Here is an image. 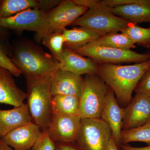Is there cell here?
<instances>
[{
    "label": "cell",
    "instance_id": "7c38bea8",
    "mask_svg": "<svg viewBox=\"0 0 150 150\" xmlns=\"http://www.w3.org/2000/svg\"><path fill=\"white\" fill-rule=\"evenodd\" d=\"M43 134L40 127L32 122L10 131L1 138L14 150H30Z\"/></svg>",
    "mask_w": 150,
    "mask_h": 150
},
{
    "label": "cell",
    "instance_id": "e575fe53",
    "mask_svg": "<svg viewBox=\"0 0 150 150\" xmlns=\"http://www.w3.org/2000/svg\"><path fill=\"white\" fill-rule=\"evenodd\" d=\"M56 150H59L57 149H56Z\"/></svg>",
    "mask_w": 150,
    "mask_h": 150
},
{
    "label": "cell",
    "instance_id": "d4e9b609",
    "mask_svg": "<svg viewBox=\"0 0 150 150\" xmlns=\"http://www.w3.org/2000/svg\"><path fill=\"white\" fill-rule=\"evenodd\" d=\"M132 142H144L150 145V123L134 129L122 130L121 145Z\"/></svg>",
    "mask_w": 150,
    "mask_h": 150
},
{
    "label": "cell",
    "instance_id": "7402d4cb",
    "mask_svg": "<svg viewBox=\"0 0 150 150\" xmlns=\"http://www.w3.org/2000/svg\"><path fill=\"white\" fill-rule=\"evenodd\" d=\"M38 0H2L0 4V18H8L29 9L38 8Z\"/></svg>",
    "mask_w": 150,
    "mask_h": 150
},
{
    "label": "cell",
    "instance_id": "5bb4252c",
    "mask_svg": "<svg viewBox=\"0 0 150 150\" xmlns=\"http://www.w3.org/2000/svg\"><path fill=\"white\" fill-rule=\"evenodd\" d=\"M124 108L118 104L114 93L110 88L101 113L100 118L105 121L112 131V138L118 149L121 148V135Z\"/></svg>",
    "mask_w": 150,
    "mask_h": 150
},
{
    "label": "cell",
    "instance_id": "ac0fdd59",
    "mask_svg": "<svg viewBox=\"0 0 150 150\" xmlns=\"http://www.w3.org/2000/svg\"><path fill=\"white\" fill-rule=\"evenodd\" d=\"M110 10L131 23L150 22V0H139L136 3L110 8Z\"/></svg>",
    "mask_w": 150,
    "mask_h": 150
},
{
    "label": "cell",
    "instance_id": "cb8c5ba5",
    "mask_svg": "<svg viewBox=\"0 0 150 150\" xmlns=\"http://www.w3.org/2000/svg\"><path fill=\"white\" fill-rule=\"evenodd\" d=\"M121 32L130 38L134 44L150 49V27L145 28L130 23Z\"/></svg>",
    "mask_w": 150,
    "mask_h": 150
},
{
    "label": "cell",
    "instance_id": "7a4b0ae2",
    "mask_svg": "<svg viewBox=\"0 0 150 150\" xmlns=\"http://www.w3.org/2000/svg\"><path fill=\"white\" fill-rule=\"evenodd\" d=\"M13 49L11 60L26 79L43 77L59 69L58 60L31 41H19Z\"/></svg>",
    "mask_w": 150,
    "mask_h": 150
},
{
    "label": "cell",
    "instance_id": "f546056e",
    "mask_svg": "<svg viewBox=\"0 0 150 150\" xmlns=\"http://www.w3.org/2000/svg\"><path fill=\"white\" fill-rule=\"evenodd\" d=\"M73 1L79 5L84 6L88 8L93 7L100 2L99 0H73Z\"/></svg>",
    "mask_w": 150,
    "mask_h": 150
},
{
    "label": "cell",
    "instance_id": "ba28073f",
    "mask_svg": "<svg viewBox=\"0 0 150 150\" xmlns=\"http://www.w3.org/2000/svg\"><path fill=\"white\" fill-rule=\"evenodd\" d=\"M0 27L34 31L37 33V39L41 40L48 31L47 13L38 8L29 9L11 17L0 18Z\"/></svg>",
    "mask_w": 150,
    "mask_h": 150
},
{
    "label": "cell",
    "instance_id": "d6986e66",
    "mask_svg": "<svg viewBox=\"0 0 150 150\" xmlns=\"http://www.w3.org/2000/svg\"><path fill=\"white\" fill-rule=\"evenodd\" d=\"M65 38V48L76 50L93 42L103 35L93 30L80 27L63 30Z\"/></svg>",
    "mask_w": 150,
    "mask_h": 150
},
{
    "label": "cell",
    "instance_id": "d6a6232c",
    "mask_svg": "<svg viewBox=\"0 0 150 150\" xmlns=\"http://www.w3.org/2000/svg\"><path fill=\"white\" fill-rule=\"evenodd\" d=\"M0 150H14L0 138Z\"/></svg>",
    "mask_w": 150,
    "mask_h": 150
},
{
    "label": "cell",
    "instance_id": "5b68a950",
    "mask_svg": "<svg viewBox=\"0 0 150 150\" xmlns=\"http://www.w3.org/2000/svg\"><path fill=\"white\" fill-rule=\"evenodd\" d=\"M110 88L98 75H86L80 98V116L100 118Z\"/></svg>",
    "mask_w": 150,
    "mask_h": 150
},
{
    "label": "cell",
    "instance_id": "9c48e42d",
    "mask_svg": "<svg viewBox=\"0 0 150 150\" xmlns=\"http://www.w3.org/2000/svg\"><path fill=\"white\" fill-rule=\"evenodd\" d=\"M88 9L86 7L75 4L73 0L62 1L59 5L47 13L48 30L46 35L63 31Z\"/></svg>",
    "mask_w": 150,
    "mask_h": 150
},
{
    "label": "cell",
    "instance_id": "2e32d148",
    "mask_svg": "<svg viewBox=\"0 0 150 150\" xmlns=\"http://www.w3.org/2000/svg\"><path fill=\"white\" fill-rule=\"evenodd\" d=\"M12 76L0 67V103L19 107L24 103L26 93L18 86Z\"/></svg>",
    "mask_w": 150,
    "mask_h": 150
},
{
    "label": "cell",
    "instance_id": "52a82bcc",
    "mask_svg": "<svg viewBox=\"0 0 150 150\" xmlns=\"http://www.w3.org/2000/svg\"><path fill=\"white\" fill-rule=\"evenodd\" d=\"M74 51L100 64H115L126 62L140 63L150 60V53L139 54L131 50L110 48L91 43Z\"/></svg>",
    "mask_w": 150,
    "mask_h": 150
},
{
    "label": "cell",
    "instance_id": "4dcf8cb0",
    "mask_svg": "<svg viewBox=\"0 0 150 150\" xmlns=\"http://www.w3.org/2000/svg\"><path fill=\"white\" fill-rule=\"evenodd\" d=\"M56 149L59 150H78L74 143H55Z\"/></svg>",
    "mask_w": 150,
    "mask_h": 150
},
{
    "label": "cell",
    "instance_id": "d590c367",
    "mask_svg": "<svg viewBox=\"0 0 150 150\" xmlns=\"http://www.w3.org/2000/svg\"><path fill=\"white\" fill-rule=\"evenodd\" d=\"M1 1H0V4H1Z\"/></svg>",
    "mask_w": 150,
    "mask_h": 150
},
{
    "label": "cell",
    "instance_id": "603a6c76",
    "mask_svg": "<svg viewBox=\"0 0 150 150\" xmlns=\"http://www.w3.org/2000/svg\"><path fill=\"white\" fill-rule=\"evenodd\" d=\"M90 43L123 50H131V48H136L135 44L131 38L122 33H114L102 35Z\"/></svg>",
    "mask_w": 150,
    "mask_h": 150
},
{
    "label": "cell",
    "instance_id": "ffe728a7",
    "mask_svg": "<svg viewBox=\"0 0 150 150\" xmlns=\"http://www.w3.org/2000/svg\"><path fill=\"white\" fill-rule=\"evenodd\" d=\"M53 114L80 116V98L73 96L56 95L52 97Z\"/></svg>",
    "mask_w": 150,
    "mask_h": 150
},
{
    "label": "cell",
    "instance_id": "9a60e30c",
    "mask_svg": "<svg viewBox=\"0 0 150 150\" xmlns=\"http://www.w3.org/2000/svg\"><path fill=\"white\" fill-rule=\"evenodd\" d=\"M59 62L60 69L80 76L96 74L98 70L96 62L69 48H64Z\"/></svg>",
    "mask_w": 150,
    "mask_h": 150
},
{
    "label": "cell",
    "instance_id": "e0dca14e",
    "mask_svg": "<svg viewBox=\"0 0 150 150\" xmlns=\"http://www.w3.org/2000/svg\"><path fill=\"white\" fill-rule=\"evenodd\" d=\"M32 122V118L25 103L10 110L0 109V138L18 127Z\"/></svg>",
    "mask_w": 150,
    "mask_h": 150
},
{
    "label": "cell",
    "instance_id": "6da1fadb",
    "mask_svg": "<svg viewBox=\"0 0 150 150\" xmlns=\"http://www.w3.org/2000/svg\"><path fill=\"white\" fill-rule=\"evenodd\" d=\"M150 68V60L126 66L100 64L97 74L112 90L118 104L124 108L131 102L133 92Z\"/></svg>",
    "mask_w": 150,
    "mask_h": 150
},
{
    "label": "cell",
    "instance_id": "836d02e7",
    "mask_svg": "<svg viewBox=\"0 0 150 150\" xmlns=\"http://www.w3.org/2000/svg\"><path fill=\"white\" fill-rule=\"evenodd\" d=\"M119 149L115 141L112 137L110 140L108 150H119Z\"/></svg>",
    "mask_w": 150,
    "mask_h": 150
},
{
    "label": "cell",
    "instance_id": "8fae6325",
    "mask_svg": "<svg viewBox=\"0 0 150 150\" xmlns=\"http://www.w3.org/2000/svg\"><path fill=\"white\" fill-rule=\"evenodd\" d=\"M150 123V97L136 93L124 108L122 130L134 129Z\"/></svg>",
    "mask_w": 150,
    "mask_h": 150
},
{
    "label": "cell",
    "instance_id": "277c9868",
    "mask_svg": "<svg viewBox=\"0 0 150 150\" xmlns=\"http://www.w3.org/2000/svg\"><path fill=\"white\" fill-rule=\"evenodd\" d=\"M129 22L112 13L110 8L103 1L88 8L71 25L86 28L99 33L103 35L121 31L129 24Z\"/></svg>",
    "mask_w": 150,
    "mask_h": 150
},
{
    "label": "cell",
    "instance_id": "8992f818",
    "mask_svg": "<svg viewBox=\"0 0 150 150\" xmlns=\"http://www.w3.org/2000/svg\"><path fill=\"white\" fill-rule=\"evenodd\" d=\"M112 131L101 118H82L74 144L78 150H108Z\"/></svg>",
    "mask_w": 150,
    "mask_h": 150
},
{
    "label": "cell",
    "instance_id": "f1b7e54d",
    "mask_svg": "<svg viewBox=\"0 0 150 150\" xmlns=\"http://www.w3.org/2000/svg\"><path fill=\"white\" fill-rule=\"evenodd\" d=\"M62 1L59 0H38L39 4L38 9L47 13L59 5Z\"/></svg>",
    "mask_w": 150,
    "mask_h": 150
},
{
    "label": "cell",
    "instance_id": "484cf974",
    "mask_svg": "<svg viewBox=\"0 0 150 150\" xmlns=\"http://www.w3.org/2000/svg\"><path fill=\"white\" fill-rule=\"evenodd\" d=\"M41 40L43 45L51 51V55L59 62L64 48L65 38L63 31L45 35Z\"/></svg>",
    "mask_w": 150,
    "mask_h": 150
},
{
    "label": "cell",
    "instance_id": "30bf717a",
    "mask_svg": "<svg viewBox=\"0 0 150 150\" xmlns=\"http://www.w3.org/2000/svg\"><path fill=\"white\" fill-rule=\"evenodd\" d=\"M81 120L79 115L53 114L47 130L49 137L55 143H74L79 129Z\"/></svg>",
    "mask_w": 150,
    "mask_h": 150
},
{
    "label": "cell",
    "instance_id": "83f0119b",
    "mask_svg": "<svg viewBox=\"0 0 150 150\" xmlns=\"http://www.w3.org/2000/svg\"><path fill=\"white\" fill-rule=\"evenodd\" d=\"M136 93H140L150 97V68L141 79L134 90Z\"/></svg>",
    "mask_w": 150,
    "mask_h": 150
},
{
    "label": "cell",
    "instance_id": "4316f807",
    "mask_svg": "<svg viewBox=\"0 0 150 150\" xmlns=\"http://www.w3.org/2000/svg\"><path fill=\"white\" fill-rule=\"evenodd\" d=\"M32 150H56L55 143L51 139L48 135V131L43 132V134L34 145Z\"/></svg>",
    "mask_w": 150,
    "mask_h": 150
},
{
    "label": "cell",
    "instance_id": "44dd1931",
    "mask_svg": "<svg viewBox=\"0 0 150 150\" xmlns=\"http://www.w3.org/2000/svg\"><path fill=\"white\" fill-rule=\"evenodd\" d=\"M9 36V30L0 27V67L8 70L15 76L19 77L21 73L11 60L13 49L10 44Z\"/></svg>",
    "mask_w": 150,
    "mask_h": 150
},
{
    "label": "cell",
    "instance_id": "4fadbf2b",
    "mask_svg": "<svg viewBox=\"0 0 150 150\" xmlns=\"http://www.w3.org/2000/svg\"><path fill=\"white\" fill-rule=\"evenodd\" d=\"M83 84L81 76L59 69L53 73L51 88L52 96H73L80 98Z\"/></svg>",
    "mask_w": 150,
    "mask_h": 150
},
{
    "label": "cell",
    "instance_id": "74e56055",
    "mask_svg": "<svg viewBox=\"0 0 150 150\" xmlns=\"http://www.w3.org/2000/svg\"><path fill=\"white\" fill-rule=\"evenodd\" d=\"M149 53H150V52H149Z\"/></svg>",
    "mask_w": 150,
    "mask_h": 150
},
{
    "label": "cell",
    "instance_id": "8d00e7d4",
    "mask_svg": "<svg viewBox=\"0 0 150 150\" xmlns=\"http://www.w3.org/2000/svg\"><path fill=\"white\" fill-rule=\"evenodd\" d=\"M30 150H32V149H30Z\"/></svg>",
    "mask_w": 150,
    "mask_h": 150
},
{
    "label": "cell",
    "instance_id": "1f68e13d",
    "mask_svg": "<svg viewBox=\"0 0 150 150\" xmlns=\"http://www.w3.org/2000/svg\"><path fill=\"white\" fill-rule=\"evenodd\" d=\"M121 148L122 150H150V145L144 147H135L126 144H121Z\"/></svg>",
    "mask_w": 150,
    "mask_h": 150
},
{
    "label": "cell",
    "instance_id": "3957f363",
    "mask_svg": "<svg viewBox=\"0 0 150 150\" xmlns=\"http://www.w3.org/2000/svg\"><path fill=\"white\" fill-rule=\"evenodd\" d=\"M52 74L43 77L26 79V104L33 122L43 132L48 130L53 116L51 88Z\"/></svg>",
    "mask_w": 150,
    "mask_h": 150
}]
</instances>
